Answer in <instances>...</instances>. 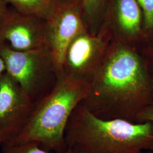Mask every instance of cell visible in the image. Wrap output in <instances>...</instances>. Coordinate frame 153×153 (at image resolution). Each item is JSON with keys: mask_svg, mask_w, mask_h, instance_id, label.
Wrapping results in <instances>:
<instances>
[{"mask_svg": "<svg viewBox=\"0 0 153 153\" xmlns=\"http://www.w3.org/2000/svg\"><path fill=\"white\" fill-rule=\"evenodd\" d=\"M143 48L111 41L81 102L94 115L137 123V116L153 102L152 73Z\"/></svg>", "mask_w": 153, "mask_h": 153, "instance_id": "1", "label": "cell"}, {"mask_svg": "<svg viewBox=\"0 0 153 153\" xmlns=\"http://www.w3.org/2000/svg\"><path fill=\"white\" fill-rule=\"evenodd\" d=\"M73 153H141L153 152V122L104 120L81 102L73 111L65 131Z\"/></svg>", "mask_w": 153, "mask_h": 153, "instance_id": "2", "label": "cell"}, {"mask_svg": "<svg viewBox=\"0 0 153 153\" xmlns=\"http://www.w3.org/2000/svg\"><path fill=\"white\" fill-rule=\"evenodd\" d=\"M90 88V82L61 73L53 89L35 104L27 124L4 145L34 142L48 152H66V126L74 109L87 97Z\"/></svg>", "mask_w": 153, "mask_h": 153, "instance_id": "3", "label": "cell"}, {"mask_svg": "<svg viewBox=\"0 0 153 153\" xmlns=\"http://www.w3.org/2000/svg\"><path fill=\"white\" fill-rule=\"evenodd\" d=\"M0 57L4 61L6 71L35 103L54 88L59 74L44 48L18 51L0 45Z\"/></svg>", "mask_w": 153, "mask_h": 153, "instance_id": "4", "label": "cell"}, {"mask_svg": "<svg viewBox=\"0 0 153 153\" xmlns=\"http://www.w3.org/2000/svg\"><path fill=\"white\" fill-rule=\"evenodd\" d=\"M84 30L82 0H56L45 19L44 48L54 61L59 75L67 47Z\"/></svg>", "mask_w": 153, "mask_h": 153, "instance_id": "5", "label": "cell"}, {"mask_svg": "<svg viewBox=\"0 0 153 153\" xmlns=\"http://www.w3.org/2000/svg\"><path fill=\"white\" fill-rule=\"evenodd\" d=\"M111 41L110 33L103 26L97 34L86 30L78 33L66 48L62 73L90 83Z\"/></svg>", "mask_w": 153, "mask_h": 153, "instance_id": "6", "label": "cell"}, {"mask_svg": "<svg viewBox=\"0 0 153 153\" xmlns=\"http://www.w3.org/2000/svg\"><path fill=\"white\" fill-rule=\"evenodd\" d=\"M35 104L18 82L5 71L0 76V143L6 145L21 131Z\"/></svg>", "mask_w": 153, "mask_h": 153, "instance_id": "7", "label": "cell"}, {"mask_svg": "<svg viewBox=\"0 0 153 153\" xmlns=\"http://www.w3.org/2000/svg\"><path fill=\"white\" fill-rule=\"evenodd\" d=\"M102 26L113 41L140 47L146 45L142 10L137 0H107Z\"/></svg>", "mask_w": 153, "mask_h": 153, "instance_id": "8", "label": "cell"}, {"mask_svg": "<svg viewBox=\"0 0 153 153\" xmlns=\"http://www.w3.org/2000/svg\"><path fill=\"white\" fill-rule=\"evenodd\" d=\"M45 19L9 9L0 19V45L25 51L44 48Z\"/></svg>", "mask_w": 153, "mask_h": 153, "instance_id": "9", "label": "cell"}, {"mask_svg": "<svg viewBox=\"0 0 153 153\" xmlns=\"http://www.w3.org/2000/svg\"><path fill=\"white\" fill-rule=\"evenodd\" d=\"M107 0H82V19L86 30L97 34L102 27Z\"/></svg>", "mask_w": 153, "mask_h": 153, "instance_id": "10", "label": "cell"}, {"mask_svg": "<svg viewBox=\"0 0 153 153\" xmlns=\"http://www.w3.org/2000/svg\"><path fill=\"white\" fill-rule=\"evenodd\" d=\"M21 13L46 19L52 11L56 0H5Z\"/></svg>", "mask_w": 153, "mask_h": 153, "instance_id": "11", "label": "cell"}, {"mask_svg": "<svg viewBox=\"0 0 153 153\" xmlns=\"http://www.w3.org/2000/svg\"><path fill=\"white\" fill-rule=\"evenodd\" d=\"M142 10L143 31L146 45L153 43V0H137Z\"/></svg>", "mask_w": 153, "mask_h": 153, "instance_id": "12", "label": "cell"}, {"mask_svg": "<svg viewBox=\"0 0 153 153\" xmlns=\"http://www.w3.org/2000/svg\"><path fill=\"white\" fill-rule=\"evenodd\" d=\"M1 153H56L48 152L40 148L34 142H29L14 145H3ZM62 153H71V150L68 149Z\"/></svg>", "mask_w": 153, "mask_h": 153, "instance_id": "13", "label": "cell"}, {"mask_svg": "<svg viewBox=\"0 0 153 153\" xmlns=\"http://www.w3.org/2000/svg\"><path fill=\"white\" fill-rule=\"evenodd\" d=\"M153 122V102L149 104L137 116L136 123Z\"/></svg>", "mask_w": 153, "mask_h": 153, "instance_id": "14", "label": "cell"}, {"mask_svg": "<svg viewBox=\"0 0 153 153\" xmlns=\"http://www.w3.org/2000/svg\"><path fill=\"white\" fill-rule=\"evenodd\" d=\"M143 49L148 60L150 71L153 73V43L146 45Z\"/></svg>", "mask_w": 153, "mask_h": 153, "instance_id": "15", "label": "cell"}, {"mask_svg": "<svg viewBox=\"0 0 153 153\" xmlns=\"http://www.w3.org/2000/svg\"><path fill=\"white\" fill-rule=\"evenodd\" d=\"M8 4L5 0H0V19L8 10Z\"/></svg>", "mask_w": 153, "mask_h": 153, "instance_id": "16", "label": "cell"}, {"mask_svg": "<svg viewBox=\"0 0 153 153\" xmlns=\"http://www.w3.org/2000/svg\"><path fill=\"white\" fill-rule=\"evenodd\" d=\"M6 71V68L4 61L0 57V76Z\"/></svg>", "mask_w": 153, "mask_h": 153, "instance_id": "17", "label": "cell"}, {"mask_svg": "<svg viewBox=\"0 0 153 153\" xmlns=\"http://www.w3.org/2000/svg\"><path fill=\"white\" fill-rule=\"evenodd\" d=\"M151 80H152V89H153V73H152V76H151Z\"/></svg>", "mask_w": 153, "mask_h": 153, "instance_id": "18", "label": "cell"}, {"mask_svg": "<svg viewBox=\"0 0 153 153\" xmlns=\"http://www.w3.org/2000/svg\"><path fill=\"white\" fill-rule=\"evenodd\" d=\"M141 153H153V152H152V151H146V152H142Z\"/></svg>", "mask_w": 153, "mask_h": 153, "instance_id": "19", "label": "cell"}, {"mask_svg": "<svg viewBox=\"0 0 153 153\" xmlns=\"http://www.w3.org/2000/svg\"><path fill=\"white\" fill-rule=\"evenodd\" d=\"M0 146H1V143H0Z\"/></svg>", "mask_w": 153, "mask_h": 153, "instance_id": "20", "label": "cell"}]
</instances>
